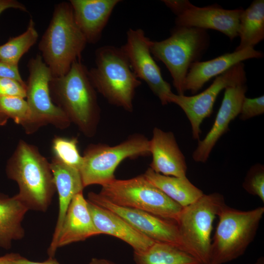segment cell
I'll use <instances>...</instances> for the list:
<instances>
[{"mask_svg": "<svg viewBox=\"0 0 264 264\" xmlns=\"http://www.w3.org/2000/svg\"><path fill=\"white\" fill-rule=\"evenodd\" d=\"M28 210L16 195L9 197L0 194V247L9 249L12 241L23 238L22 222Z\"/></svg>", "mask_w": 264, "mask_h": 264, "instance_id": "7402d4cb", "label": "cell"}, {"mask_svg": "<svg viewBox=\"0 0 264 264\" xmlns=\"http://www.w3.org/2000/svg\"><path fill=\"white\" fill-rule=\"evenodd\" d=\"M8 177L19 188L16 195L28 208L45 212L56 191L50 163L37 147L21 140L6 168Z\"/></svg>", "mask_w": 264, "mask_h": 264, "instance_id": "7a4b0ae2", "label": "cell"}, {"mask_svg": "<svg viewBox=\"0 0 264 264\" xmlns=\"http://www.w3.org/2000/svg\"><path fill=\"white\" fill-rule=\"evenodd\" d=\"M78 143L77 138L56 136L52 140V149L54 157L80 171L83 158L79 153Z\"/></svg>", "mask_w": 264, "mask_h": 264, "instance_id": "83f0119b", "label": "cell"}, {"mask_svg": "<svg viewBox=\"0 0 264 264\" xmlns=\"http://www.w3.org/2000/svg\"><path fill=\"white\" fill-rule=\"evenodd\" d=\"M95 66L88 70L95 90L110 104L127 111L133 110L136 89L141 84L120 48L105 45L97 48Z\"/></svg>", "mask_w": 264, "mask_h": 264, "instance_id": "277c9868", "label": "cell"}, {"mask_svg": "<svg viewBox=\"0 0 264 264\" xmlns=\"http://www.w3.org/2000/svg\"><path fill=\"white\" fill-rule=\"evenodd\" d=\"M246 82L244 65L239 63L216 77L212 84L203 91L193 96L170 94L168 103L178 105L185 112L191 126L193 138L199 140L200 126L212 113L213 106L220 93L227 87Z\"/></svg>", "mask_w": 264, "mask_h": 264, "instance_id": "8fae6325", "label": "cell"}, {"mask_svg": "<svg viewBox=\"0 0 264 264\" xmlns=\"http://www.w3.org/2000/svg\"><path fill=\"white\" fill-rule=\"evenodd\" d=\"M8 117L0 111V126L5 125L8 121Z\"/></svg>", "mask_w": 264, "mask_h": 264, "instance_id": "74e56055", "label": "cell"}, {"mask_svg": "<svg viewBox=\"0 0 264 264\" xmlns=\"http://www.w3.org/2000/svg\"><path fill=\"white\" fill-rule=\"evenodd\" d=\"M150 154V140L140 134L113 146L91 145L84 152L79 171L83 186L105 185L115 179L114 172L123 160Z\"/></svg>", "mask_w": 264, "mask_h": 264, "instance_id": "9c48e42d", "label": "cell"}, {"mask_svg": "<svg viewBox=\"0 0 264 264\" xmlns=\"http://www.w3.org/2000/svg\"><path fill=\"white\" fill-rule=\"evenodd\" d=\"M243 9H223L214 4L198 7L190 1L176 19V26L210 29L223 33L232 41L238 36L240 18Z\"/></svg>", "mask_w": 264, "mask_h": 264, "instance_id": "5bb4252c", "label": "cell"}, {"mask_svg": "<svg viewBox=\"0 0 264 264\" xmlns=\"http://www.w3.org/2000/svg\"><path fill=\"white\" fill-rule=\"evenodd\" d=\"M242 187L249 194L258 197L264 202V167L263 165L257 163L250 168Z\"/></svg>", "mask_w": 264, "mask_h": 264, "instance_id": "f1b7e54d", "label": "cell"}, {"mask_svg": "<svg viewBox=\"0 0 264 264\" xmlns=\"http://www.w3.org/2000/svg\"><path fill=\"white\" fill-rule=\"evenodd\" d=\"M208 43L206 30L181 26H176L167 39L151 42V53L166 66L177 94L184 95V82L190 67L198 61Z\"/></svg>", "mask_w": 264, "mask_h": 264, "instance_id": "8992f818", "label": "cell"}, {"mask_svg": "<svg viewBox=\"0 0 264 264\" xmlns=\"http://www.w3.org/2000/svg\"><path fill=\"white\" fill-rule=\"evenodd\" d=\"M39 37L35 23L31 18L26 30L21 35L11 38L0 45V61L18 66L22 57L36 43Z\"/></svg>", "mask_w": 264, "mask_h": 264, "instance_id": "484cf974", "label": "cell"}, {"mask_svg": "<svg viewBox=\"0 0 264 264\" xmlns=\"http://www.w3.org/2000/svg\"><path fill=\"white\" fill-rule=\"evenodd\" d=\"M87 44L75 22L69 2L56 4L49 24L39 43L41 55L52 77L65 75L75 62L81 60Z\"/></svg>", "mask_w": 264, "mask_h": 264, "instance_id": "3957f363", "label": "cell"}, {"mask_svg": "<svg viewBox=\"0 0 264 264\" xmlns=\"http://www.w3.org/2000/svg\"><path fill=\"white\" fill-rule=\"evenodd\" d=\"M0 78L12 79L26 85L20 75L18 66H11L1 61H0Z\"/></svg>", "mask_w": 264, "mask_h": 264, "instance_id": "1f68e13d", "label": "cell"}, {"mask_svg": "<svg viewBox=\"0 0 264 264\" xmlns=\"http://www.w3.org/2000/svg\"><path fill=\"white\" fill-rule=\"evenodd\" d=\"M26 85L17 81L7 78H0V97H26Z\"/></svg>", "mask_w": 264, "mask_h": 264, "instance_id": "4dcf8cb0", "label": "cell"}, {"mask_svg": "<svg viewBox=\"0 0 264 264\" xmlns=\"http://www.w3.org/2000/svg\"><path fill=\"white\" fill-rule=\"evenodd\" d=\"M151 42L142 29H129L126 43L120 48L136 77L145 81L162 105H165L168 104V96L172 93L171 87L163 78L152 56Z\"/></svg>", "mask_w": 264, "mask_h": 264, "instance_id": "7c38bea8", "label": "cell"}, {"mask_svg": "<svg viewBox=\"0 0 264 264\" xmlns=\"http://www.w3.org/2000/svg\"><path fill=\"white\" fill-rule=\"evenodd\" d=\"M225 204L220 193L203 194L179 214L176 223L185 251L200 264H209L213 221Z\"/></svg>", "mask_w": 264, "mask_h": 264, "instance_id": "ba28073f", "label": "cell"}, {"mask_svg": "<svg viewBox=\"0 0 264 264\" xmlns=\"http://www.w3.org/2000/svg\"><path fill=\"white\" fill-rule=\"evenodd\" d=\"M248 264H264V258L263 257H261L257 259L255 263Z\"/></svg>", "mask_w": 264, "mask_h": 264, "instance_id": "f35d334b", "label": "cell"}, {"mask_svg": "<svg viewBox=\"0 0 264 264\" xmlns=\"http://www.w3.org/2000/svg\"><path fill=\"white\" fill-rule=\"evenodd\" d=\"M135 264H200L194 257L179 248L164 242H154L146 251L134 252Z\"/></svg>", "mask_w": 264, "mask_h": 264, "instance_id": "d4e9b609", "label": "cell"}, {"mask_svg": "<svg viewBox=\"0 0 264 264\" xmlns=\"http://www.w3.org/2000/svg\"><path fill=\"white\" fill-rule=\"evenodd\" d=\"M150 148L152 155L150 168L154 172L167 176H186L185 158L172 132L154 128Z\"/></svg>", "mask_w": 264, "mask_h": 264, "instance_id": "2e32d148", "label": "cell"}, {"mask_svg": "<svg viewBox=\"0 0 264 264\" xmlns=\"http://www.w3.org/2000/svg\"><path fill=\"white\" fill-rule=\"evenodd\" d=\"M50 167L59 196L58 219L47 250L49 257H54L57 249L58 236L69 205L76 194L83 192L84 187L78 170L65 164L54 156L51 159Z\"/></svg>", "mask_w": 264, "mask_h": 264, "instance_id": "e0dca14e", "label": "cell"}, {"mask_svg": "<svg viewBox=\"0 0 264 264\" xmlns=\"http://www.w3.org/2000/svg\"><path fill=\"white\" fill-rule=\"evenodd\" d=\"M264 214L262 206L242 211L225 204L218 215L209 264H224L242 256L254 239Z\"/></svg>", "mask_w": 264, "mask_h": 264, "instance_id": "5b68a950", "label": "cell"}, {"mask_svg": "<svg viewBox=\"0 0 264 264\" xmlns=\"http://www.w3.org/2000/svg\"><path fill=\"white\" fill-rule=\"evenodd\" d=\"M239 45L235 51L254 46L264 39V0H254L243 10L240 18Z\"/></svg>", "mask_w": 264, "mask_h": 264, "instance_id": "cb8c5ba5", "label": "cell"}, {"mask_svg": "<svg viewBox=\"0 0 264 264\" xmlns=\"http://www.w3.org/2000/svg\"><path fill=\"white\" fill-rule=\"evenodd\" d=\"M100 235L96 229L83 192L72 198L64 219L58 236L57 247L83 241Z\"/></svg>", "mask_w": 264, "mask_h": 264, "instance_id": "44dd1931", "label": "cell"}, {"mask_svg": "<svg viewBox=\"0 0 264 264\" xmlns=\"http://www.w3.org/2000/svg\"><path fill=\"white\" fill-rule=\"evenodd\" d=\"M53 103L66 115L86 136L96 132L100 109L96 90L81 60L75 62L65 75L53 77L49 83Z\"/></svg>", "mask_w": 264, "mask_h": 264, "instance_id": "6da1fadb", "label": "cell"}, {"mask_svg": "<svg viewBox=\"0 0 264 264\" xmlns=\"http://www.w3.org/2000/svg\"><path fill=\"white\" fill-rule=\"evenodd\" d=\"M223 98L213 125L198 145L192 154L196 162H206L213 148L219 139L228 130L229 125L240 114L242 104L247 90L245 83L227 87Z\"/></svg>", "mask_w": 264, "mask_h": 264, "instance_id": "9a60e30c", "label": "cell"}, {"mask_svg": "<svg viewBox=\"0 0 264 264\" xmlns=\"http://www.w3.org/2000/svg\"><path fill=\"white\" fill-rule=\"evenodd\" d=\"M119 0H70L75 22L87 43L100 39L111 13Z\"/></svg>", "mask_w": 264, "mask_h": 264, "instance_id": "ffe728a7", "label": "cell"}, {"mask_svg": "<svg viewBox=\"0 0 264 264\" xmlns=\"http://www.w3.org/2000/svg\"><path fill=\"white\" fill-rule=\"evenodd\" d=\"M264 112V95L254 98H249L245 97L242 104L239 116L241 120H246L253 117L261 115Z\"/></svg>", "mask_w": 264, "mask_h": 264, "instance_id": "f546056e", "label": "cell"}, {"mask_svg": "<svg viewBox=\"0 0 264 264\" xmlns=\"http://www.w3.org/2000/svg\"><path fill=\"white\" fill-rule=\"evenodd\" d=\"M263 52L254 48L227 53L213 59L193 63L188 70L184 82V90L195 94L213 77L222 74L235 65L252 58L263 57Z\"/></svg>", "mask_w": 264, "mask_h": 264, "instance_id": "ac0fdd59", "label": "cell"}, {"mask_svg": "<svg viewBox=\"0 0 264 264\" xmlns=\"http://www.w3.org/2000/svg\"><path fill=\"white\" fill-rule=\"evenodd\" d=\"M143 175L151 183L182 207L193 203L204 194L186 176H164L154 172L150 168Z\"/></svg>", "mask_w": 264, "mask_h": 264, "instance_id": "603a6c76", "label": "cell"}, {"mask_svg": "<svg viewBox=\"0 0 264 264\" xmlns=\"http://www.w3.org/2000/svg\"><path fill=\"white\" fill-rule=\"evenodd\" d=\"M89 264H116L111 261L105 259L92 258Z\"/></svg>", "mask_w": 264, "mask_h": 264, "instance_id": "8d00e7d4", "label": "cell"}, {"mask_svg": "<svg viewBox=\"0 0 264 264\" xmlns=\"http://www.w3.org/2000/svg\"><path fill=\"white\" fill-rule=\"evenodd\" d=\"M12 263L13 264H60L54 257H49L47 260L42 262H33L17 253L13 254Z\"/></svg>", "mask_w": 264, "mask_h": 264, "instance_id": "836d02e7", "label": "cell"}, {"mask_svg": "<svg viewBox=\"0 0 264 264\" xmlns=\"http://www.w3.org/2000/svg\"><path fill=\"white\" fill-rule=\"evenodd\" d=\"M163 1L173 13L178 16L184 10L189 1L187 0H164Z\"/></svg>", "mask_w": 264, "mask_h": 264, "instance_id": "d6a6232c", "label": "cell"}, {"mask_svg": "<svg viewBox=\"0 0 264 264\" xmlns=\"http://www.w3.org/2000/svg\"><path fill=\"white\" fill-rule=\"evenodd\" d=\"M88 200L115 213L155 242L169 243L186 252L176 222L140 210L116 205L99 193H89Z\"/></svg>", "mask_w": 264, "mask_h": 264, "instance_id": "4fadbf2b", "label": "cell"}, {"mask_svg": "<svg viewBox=\"0 0 264 264\" xmlns=\"http://www.w3.org/2000/svg\"><path fill=\"white\" fill-rule=\"evenodd\" d=\"M87 201L93 223L100 234L111 235L123 241L136 253L146 251L155 242L115 213Z\"/></svg>", "mask_w": 264, "mask_h": 264, "instance_id": "d6986e66", "label": "cell"}, {"mask_svg": "<svg viewBox=\"0 0 264 264\" xmlns=\"http://www.w3.org/2000/svg\"><path fill=\"white\" fill-rule=\"evenodd\" d=\"M29 72L26 83V98L35 126L38 129L51 124L64 129L71 122L64 112L53 102L49 83L52 75L41 55L31 58L27 64Z\"/></svg>", "mask_w": 264, "mask_h": 264, "instance_id": "30bf717a", "label": "cell"}, {"mask_svg": "<svg viewBox=\"0 0 264 264\" xmlns=\"http://www.w3.org/2000/svg\"><path fill=\"white\" fill-rule=\"evenodd\" d=\"M13 254H7L0 257V264H13L12 263Z\"/></svg>", "mask_w": 264, "mask_h": 264, "instance_id": "d590c367", "label": "cell"}, {"mask_svg": "<svg viewBox=\"0 0 264 264\" xmlns=\"http://www.w3.org/2000/svg\"><path fill=\"white\" fill-rule=\"evenodd\" d=\"M14 8L24 12H27L26 6L16 0H0V14L5 10Z\"/></svg>", "mask_w": 264, "mask_h": 264, "instance_id": "e575fe53", "label": "cell"}, {"mask_svg": "<svg viewBox=\"0 0 264 264\" xmlns=\"http://www.w3.org/2000/svg\"><path fill=\"white\" fill-rule=\"evenodd\" d=\"M102 187L99 194L114 204L144 211L176 222L183 208L143 175L128 179L115 178Z\"/></svg>", "mask_w": 264, "mask_h": 264, "instance_id": "52a82bcc", "label": "cell"}, {"mask_svg": "<svg viewBox=\"0 0 264 264\" xmlns=\"http://www.w3.org/2000/svg\"><path fill=\"white\" fill-rule=\"evenodd\" d=\"M0 111L22 126L26 133L30 134L37 131L30 108L23 98L0 97Z\"/></svg>", "mask_w": 264, "mask_h": 264, "instance_id": "4316f807", "label": "cell"}]
</instances>
